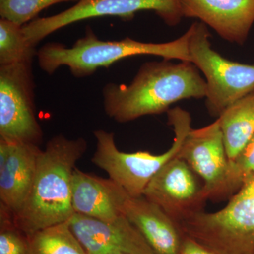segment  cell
<instances>
[{
    "label": "cell",
    "mask_w": 254,
    "mask_h": 254,
    "mask_svg": "<svg viewBox=\"0 0 254 254\" xmlns=\"http://www.w3.org/2000/svg\"><path fill=\"white\" fill-rule=\"evenodd\" d=\"M32 63L0 66V140L38 145L43 133L35 111Z\"/></svg>",
    "instance_id": "ba28073f"
},
{
    "label": "cell",
    "mask_w": 254,
    "mask_h": 254,
    "mask_svg": "<svg viewBox=\"0 0 254 254\" xmlns=\"http://www.w3.org/2000/svg\"><path fill=\"white\" fill-rule=\"evenodd\" d=\"M217 119L230 161L254 136V92L229 106Z\"/></svg>",
    "instance_id": "2e32d148"
},
{
    "label": "cell",
    "mask_w": 254,
    "mask_h": 254,
    "mask_svg": "<svg viewBox=\"0 0 254 254\" xmlns=\"http://www.w3.org/2000/svg\"><path fill=\"white\" fill-rule=\"evenodd\" d=\"M79 0H0V16L24 26L53 5Z\"/></svg>",
    "instance_id": "ffe728a7"
},
{
    "label": "cell",
    "mask_w": 254,
    "mask_h": 254,
    "mask_svg": "<svg viewBox=\"0 0 254 254\" xmlns=\"http://www.w3.org/2000/svg\"><path fill=\"white\" fill-rule=\"evenodd\" d=\"M125 215L139 230L155 254H180L185 235L180 224L144 196H129Z\"/></svg>",
    "instance_id": "5bb4252c"
},
{
    "label": "cell",
    "mask_w": 254,
    "mask_h": 254,
    "mask_svg": "<svg viewBox=\"0 0 254 254\" xmlns=\"http://www.w3.org/2000/svg\"><path fill=\"white\" fill-rule=\"evenodd\" d=\"M27 237L30 254H88L71 230L70 220Z\"/></svg>",
    "instance_id": "e0dca14e"
},
{
    "label": "cell",
    "mask_w": 254,
    "mask_h": 254,
    "mask_svg": "<svg viewBox=\"0 0 254 254\" xmlns=\"http://www.w3.org/2000/svg\"><path fill=\"white\" fill-rule=\"evenodd\" d=\"M185 236L215 254H254V176L224 208L204 210L180 224Z\"/></svg>",
    "instance_id": "5b68a950"
},
{
    "label": "cell",
    "mask_w": 254,
    "mask_h": 254,
    "mask_svg": "<svg viewBox=\"0 0 254 254\" xmlns=\"http://www.w3.org/2000/svg\"><path fill=\"white\" fill-rule=\"evenodd\" d=\"M254 176V136L236 158L229 162L227 173L221 185L210 197V200L228 199Z\"/></svg>",
    "instance_id": "d6986e66"
},
{
    "label": "cell",
    "mask_w": 254,
    "mask_h": 254,
    "mask_svg": "<svg viewBox=\"0 0 254 254\" xmlns=\"http://www.w3.org/2000/svg\"><path fill=\"white\" fill-rule=\"evenodd\" d=\"M87 147L81 137L71 139L58 134L41 150L29 195L21 210L13 216L15 225L26 236L73 216V173Z\"/></svg>",
    "instance_id": "7a4b0ae2"
},
{
    "label": "cell",
    "mask_w": 254,
    "mask_h": 254,
    "mask_svg": "<svg viewBox=\"0 0 254 254\" xmlns=\"http://www.w3.org/2000/svg\"><path fill=\"white\" fill-rule=\"evenodd\" d=\"M168 124L173 127L175 138L170 149L160 155L148 151H120L112 132L95 130L96 149L92 163L109 175L131 197L142 196L150 180L165 164L178 155L182 143L191 127L190 113L180 108L168 112Z\"/></svg>",
    "instance_id": "277c9868"
},
{
    "label": "cell",
    "mask_w": 254,
    "mask_h": 254,
    "mask_svg": "<svg viewBox=\"0 0 254 254\" xmlns=\"http://www.w3.org/2000/svg\"><path fill=\"white\" fill-rule=\"evenodd\" d=\"M205 96V81L190 62L168 60L143 64L128 85L109 83L103 89L106 115L119 123L168 112L180 100Z\"/></svg>",
    "instance_id": "6da1fadb"
},
{
    "label": "cell",
    "mask_w": 254,
    "mask_h": 254,
    "mask_svg": "<svg viewBox=\"0 0 254 254\" xmlns=\"http://www.w3.org/2000/svg\"><path fill=\"white\" fill-rule=\"evenodd\" d=\"M36 46L28 42L23 26L6 18L0 19V66L32 63Z\"/></svg>",
    "instance_id": "ac0fdd59"
},
{
    "label": "cell",
    "mask_w": 254,
    "mask_h": 254,
    "mask_svg": "<svg viewBox=\"0 0 254 254\" xmlns=\"http://www.w3.org/2000/svg\"><path fill=\"white\" fill-rule=\"evenodd\" d=\"M190 63L203 73L205 105L218 118L237 100L254 92V65L231 61L212 48L208 26L195 22L190 27Z\"/></svg>",
    "instance_id": "8992f818"
},
{
    "label": "cell",
    "mask_w": 254,
    "mask_h": 254,
    "mask_svg": "<svg viewBox=\"0 0 254 254\" xmlns=\"http://www.w3.org/2000/svg\"><path fill=\"white\" fill-rule=\"evenodd\" d=\"M177 157L202 179L205 197L210 200L221 185L230 162L218 119L202 128H190Z\"/></svg>",
    "instance_id": "8fae6325"
},
{
    "label": "cell",
    "mask_w": 254,
    "mask_h": 254,
    "mask_svg": "<svg viewBox=\"0 0 254 254\" xmlns=\"http://www.w3.org/2000/svg\"><path fill=\"white\" fill-rule=\"evenodd\" d=\"M70 225L88 254H155L125 215L102 220L74 213Z\"/></svg>",
    "instance_id": "30bf717a"
},
{
    "label": "cell",
    "mask_w": 254,
    "mask_h": 254,
    "mask_svg": "<svg viewBox=\"0 0 254 254\" xmlns=\"http://www.w3.org/2000/svg\"><path fill=\"white\" fill-rule=\"evenodd\" d=\"M143 196L158 205L179 224L204 210L203 207L208 200L198 175L185 160L177 156L155 174Z\"/></svg>",
    "instance_id": "9c48e42d"
},
{
    "label": "cell",
    "mask_w": 254,
    "mask_h": 254,
    "mask_svg": "<svg viewBox=\"0 0 254 254\" xmlns=\"http://www.w3.org/2000/svg\"><path fill=\"white\" fill-rule=\"evenodd\" d=\"M185 18L200 20L222 39L242 46L254 23V0H180Z\"/></svg>",
    "instance_id": "7c38bea8"
},
{
    "label": "cell",
    "mask_w": 254,
    "mask_h": 254,
    "mask_svg": "<svg viewBox=\"0 0 254 254\" xmlns=\"http://www.w3.org/2000/svg\"><path fill=\"white\" fill-rule=\"evenodd\" d=\"M180 254H215L190 237L185 236Z\"/></svg>",
    "instance_id": "7402d4cb"
},
{
    "label": "cell",
    "mask_w": 254,
    "mask_h": 254,
    "mask_svg": "<svg viewBox=\"0 0 254 254\" xmlns=\"http://www.w3.org/2000/svg\"><path fill=\"white\" fill-rule=\"evenodd\" d=\"M7 143V157L0 159V205L14 216L29 195L41 149L32 143Z\"/></svg>",
    "instance_id": "9a60e30c"
},
{
    "label": "cell",
    "mask_w": 254,
    "mask_h": 254,
    "mask_svg": "<svg viewBox=\"0 0 254 254\" xmlns=\"http://www.w3.org/2000/svg\"><path fill=\"white\" fill-rule=\"evenodd\" d=\"M120 254V253H118V254Z\"/></svg>",
    "instance_id": "603a6c76"
},
{
    "label": "cell",
    "mask_w": 254,
    "mask_h": 254,
    "mask_svg": "<svg viewBox=\"0 0 254 254\" xmlns=\"http://www.w3.org/2000/svg\"><path fill=\"white\" fill-rule=\"evenodd\" d=\"M0 254H30L28 237L15 225L13 214L0 205Z\"/></svg>",
    "instance_id": "44dd1931"
},
{
    "label": "cell",
    "mask_w": 254,
    "mask_h": 254,
    "mask_svg": "<svg viewBox=\"0 0 254 254\" xmlns=\"http://www.w3.org/2000/svg\"><path fill=\"white\" fill-rule=\"evenodd\" d=\"M190 37L189 28L181 37L168 43H143L128 37L119 41H104L87 26L84 36L71 48L60 43H47L37 51L36 56L40 67L48 74H53L65 66L75 77L84 78L93 74L98 68L109 67L120 60L138 55L190 62Z\"/></svg>",
    "instance_id": "3957f363"
},
{
    "label": "cell",
    "mask_w": 254,
    "mask_h": 254,
    "mask_svg": "<svg viewBox=\"0 0 254 254\" xmlns=\"http://www.w3.org/2000/svg\"><path fill=\"white\" fill-rule=\"evenodd\" d=\"M130 195L111 179L84 173L75 168L71 184V203L74 213L102 220L125 215Z\"/></svg>",
    "instance_id": "4fadbf2b"
},
{
    "label": "cell",
    "mask_w": 254,
    "mask_h": 254,
    "mask_svg": "<svg viewBox=\"0 0 254 254\" xmlns=\"http://www.w3.org/2000/svg\"><path fill=\"white\" fill-rule=\"evenodd\" d=\"M143 11H154L170 26H176L184 18L180 0H79L59 14L35 18L23 30L28 42L36 46L52 33L83 20L115 16L129 21Z\"/></svg>",
    "instance_id": "52a82bcc"
}]
</instances>
